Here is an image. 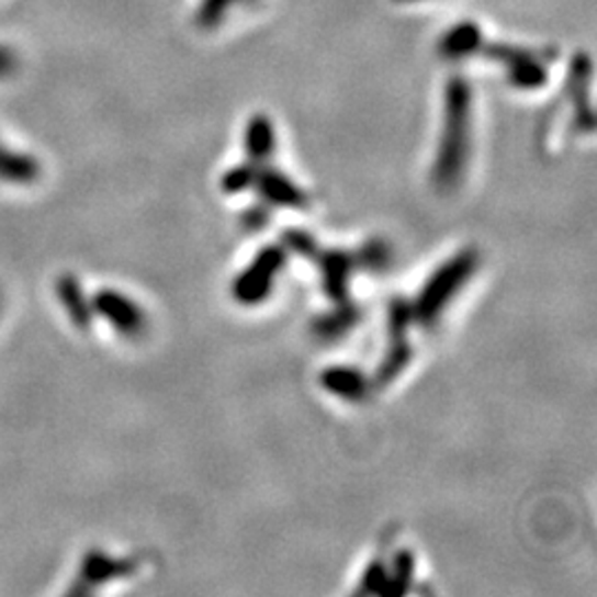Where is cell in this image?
I'll return each instance as SVG.
<instances>
[{
  "mask_svg": "<svg viewBox=\"0 0 597 597\" xmlns=\"http://www.w3.org/2000/svg\"><path fill=\"white\" fill-rule=\"evenodd\" d=\"M470 111L472 91L465 80L457 78L447 87L444 131L433 165V182L440 189H452L463 176L470 148Z\"/></svg>",
  "mask_w": 597,
  "mask_h": 597,
  "instance_id": "obj_1",
  "label": "cell"
},
{
  "mask_svg": "<svg viewBox=\"0 0 597 597\" xmlns=\"http://www.w3.org/2000/svg\"><path fill=\"white\" fill-rule=\"evenodd\" d=\"M478 266L476 250H463L447 261L420 290L416 304L412 306L414 322L420 326H433L442 308L452 302V296L468 283Z\"/></svg>",
  "mask_w": 597,
  "mask_h": 597,
  "instance_id": "obj_2",
  "label": "cell"
},
{
  "mask_svg": "<svg viewBox=\"0 0 597 597\" xmlns=\"http://www.w3.org/2000/svg\"><path fill=\"white\" fill-rule=\"evenodd\" d=\"M283 263H285V252L279 246L263 248L255 257V261L233 283V294L237 302L244 306L261 304L270 294L274 274L283 268Z\"/></svg>",
  "mask_w": 597,
  "mask_h": 597,
  "instance_id": "obj_3",
  "label": "cell"
},
{
  "mask_svg": "<svg viewBox=\"0 0 597 597\" xmlns=\"http://www.w3.org/2000/svg\"><path fill=\"white\" fill-rule=\"evenodd\" d=\"M93 315L102 317L120 337L137 339L146 330L144 311L117 290H98L91 298Z\"/></svg>",
  "mask_w": 597,
  "mask_h": 597,
  "instance_id": "obj_4",
  "label": "cell"
},
{
  "mask_svg": "<svg viewBox=\"0 0 597 597\" xmlns=\"http://www.w3.org/2000/svg\"><path fill=\"white\" fill-rule=\"evenodd\" d=\"M135 571V562L128 557H113L104 551L91 549L89 553H85L82 562H80V571L76 577V584L69 588V595H85V593H93L98 586L115 579V577H124L131 575Z\"/></svg>",
  "mask_w": 597,
  "mask_h": 597,
  "instance_id": "obj_5",
  "label": "cell"
},
{
  "mask_svg": "<svg viewBox=\"0 0 597 597\" xmlns=\"http://www.w3.org/2000/svg\"><path fill=\"white\" fill-rule=\"evenodd\" d=\"M315 259L319 261L328 296L339 306L348 304V279L352 268L357 266V257L343 250H328V252H317Z\"/></svg>",
  "mask_w": 597,
  "mask_h": 597,
  "instance_id": "obj_6",
  "label": "cell"
},
{
  "mask_svg": "<svg viewBox=\"0 0 597 597\" xmlns=\"http://www.w3.org/2000/svg\"><path fill=\"white\" fill-rule=\"evenodd\" d=\"M56 294H58V302L65 308L67 317L71 319V324L80 330H89L95 315H93V306L87 298L80 281L76 279V274H71V272L60 274L56 281Z\"/></svg>",
  "mask_w": 597,
  "mask_h": 597,
  "instance_id": "obj_7",
  "label": "cell"
},
{
  "mask_svg": "<svg viewBox=\"0 0 597 597\" xmlns=\"http://www.w3.org/2000/svg\"><path fill=\"white\" fill-rule=\"evenodd\" d=\"M255 187L259 189L261 198L272 206H283V209H306L308 206L306 193L277 171H270V169L257 171Z\"/></svg>",
  "mask_w": 597,
  "mask_h": 597,
  "instance_id": "obj_8",
  "label": "cell"
},
{
  "mask_svg": "<svg viewBox=\"0 0 597 597\" xmlns=\"http://www.w3.org/2000/svg\"><path fill=\"white\" fill-rule=\"evenodd\" d=\"M494 56L505 60L511 82L520 89H538L547 80V63L542 65L540 56L531 52H518V49L505 47L500 54H494Z\"/></svg>",
  "mask_w": 597,
  "mask_h": 597,
  "instance_id": "obj_9",
  "label": "cell"
},
{
  "mask_svg": "<svg viewBox=\"0 0 597 597\" xmlns=\"http://www.w3.org/2000/svg\"><path fill=\"white\" fill-rule=\"evenodd\" d=\"M41 162L16 148H10L8 144L0 142V182L14 184V187H27L41 180Z\"/></svg>",
  "mask_w": 597,
  "mask_h": 597,
  "instance_id": "obj_10",
  "label": "cell"
},
{
  "mask_svg": "<svg viewBox=\"0 0 597 597\" xmlns=\"http://www.w3.org/2000/svg\"><path fill=\"white\" fill-rule=\"evenodd\" d=\"M322 385L326 392L346 401H363L370 390L365 374L354 368H328L322 374Z\"/></svg>",
  "mask_w": 597,
  "mask_h": 597,
  "instance_id": "obj_11",
  "label": "cell"
},
{
  "mask_svg": "<svg viewBox=\"0 0 597 597\" xmlns=\"http://www.w3.org/2000/svg\"><path fill=\"white\" fill-rule=\"evenodd\" d=\"M246 148L255 165L266 162L274 151V131L266 115H255L246 128Z\"/></svg>",
  "mask_w": 597,
  "mask_h": 597,
  "instance_id": "obj_12",
  "label": "cell"
},
{
  "mask_svg": "<svg viewBox=\"0 0 597 597\" xmlns=\"http://www.w3.org/2000/svg\"><path fill=\"white\" fill-rule=\"evenodd\" d=\"M478 45H481L478 27L476 25H461V27H454L440 41V52L447 58H463V56L474 54Z\"/></svg>",
  "mask_w": 597,
  "mask_h": 597,
  "instance_id": "obj_13",
  "label": "cell"
},
{
  "mask_svg": "<svg viewBox=\"0 0 597 597\" xmlns=\"http://www.w3.org/2000/svg\"><path fill=\"white\" fill-rule=\"evenodd\" d=\"M409 359H412V346L407 343V337L405 339H392V348H390L387 357L383 359V363L379 365L376 383L387 385L390 381H394L407 368Z\"/></svg>",
  "mask_w": 597,
  "mask_h": 597,
  "instance_id": "obj_14",
  "label": "cell"
},
{
  "mask_svg": "<svg viewBox=\"0 0 597 597\" xmlns=\"http://www.w3.org/2000/svg\"><path fill=\"white\" fill-rule=\"evenodd\" d=\"M412 573H414V555L409 551H398L394 555L392 573H387V579H385L381 593H387V595L405 593L412 584Z\"/></svg>",
  "mask_w": 597,
  "mask_h": 597,
  "instance_id": "obj_15",
  "label": "cell"
},
{
  "mask_svg": "<svg viewBox=\"0 0 597 597\" xmlns=\"http://www.w3.org/2000/svg\"><path fill=\"white\" fill-rule=\"evenodd\" d=\"M357 319H359V313L350 304H341L339 313L319 319L315 324V328H317V335H322L326 339H335V337L348 333L357 324Z\"/></svg>",
  "mask_w": 597,
  "mask_h": 597,
  "instance_id": "obj_16",
  "label": "cell"
},
{
  "mask_svg": "<svg viewBox=\"0 0 597 597\" xmlns=\"http://www.w3.org/2000/svg\"><path fill=\"white\" fill-rule=\"evenodd\" d=\"M255 178H257V169L252 165L233 167L222 178V191L228 195H237V193L255 187Z\"/></svg>",
  "mask_w": 597,
  "mask_h": 597,
  "instance_id": "obj_17",
  "label": "cell"
},
{
  "mask_svg": "<svg viewBox=\"0 0 597 597\" xmlns=\"http://www.w3.org/2000/svg\"><path fill=\"white\" fill-rule=\"evenodd\" d=\"M412 322H414V315H412V306L407 302L396 298V302L390 304V335H392V339H405Z\"/></svg>",
  "mask_w": 597,
  "mask_h": 597,
  "instance_id": "obj_18",
  "label": "cell"
},
{
  "mask_svg": "<svg viewBox=\"0 0 597 597\" xmlns=\"http://www.w3.org/2000/svg\"><path fill=\"white\" fill-rule=\"evenodd\" d=\"M283 244L290 250L302 255V257H313L315 259V255L319 252L317 241L308 233H304V230H288V233H283Z\"/></svg>",
  "mask_w": 597,
  "mask_h": 597,
  "instance_id": "obj_19",
  "label": "cell"
},
{
  "mask_svg": "<svg viewBox=\"0 0 597 597\" xmlns=\"http://www.w3.org/2000/svg\"><path fill=\"white\" fill-rule=\"evenodd\" d=\"M244 3V0H204L200 8V21L209 27L222 21L224 12H228L233 5Z\"/></svg>",
  "mask_w": 597,
  "mask_h": 597,
  "instance_id": "obj_20",
  "label": "cell"
},
{
  "mask_svg": "<svg viewBox=\"0 0 597 597\" xmlns=\"http://www.w3.org/2000/svg\"><path fill=\"white\" fill-rule=\"evenodd\" d=\"M385 579H387V568H385V564L381 560H376L374 564L368 566V571H365V575L361 579L359 593H365V590H379L381 593Z\"/></svg>",
  "mask_w": 597,
  "mask_h": 597,
  "instance_id": "obj_21",
  "label": "cell"
},
{
  "mask_svg": "<svg viewBox=\"0 0 597 597\" xmlns=\"http://www.w3.org/2000/svg\"><path fill=\"white\" fill-rule=\"evenodd\" d=\"M357 261H361V263L368 266V268H383L385 261H387V248H385V244H379V241L368 244V246L357 255Z\"/></svg>",
  "mask_w": 597,
  "mask_h": 597,
  "instance_id": "obj_22",
  "label": "cell"
},
{
  "mask_svg": "<svg viewBox=\"0 0 597 597\" xmlns=\"http://www.w3.org/2000/svg\"><path fill=\"white\" fill-rule=\"evenodd\" d=\"M19 69V56L12 47L0 45V78H10Z\"/></svg>",
  "mask_w": 597,
  "mask_h": 597,
  "instance_id": "obj_23",
  "label": "cell"
}]
</instances>
